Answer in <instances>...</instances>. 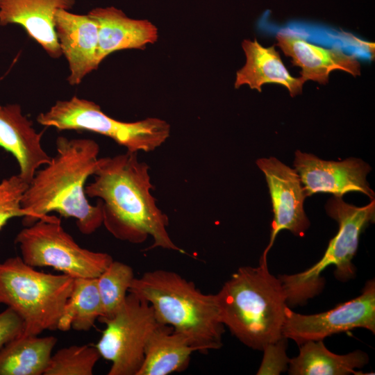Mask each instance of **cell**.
<instances>
[{
  "instance_id": "cell-16",
  "label": "cell",
  "mask_w": 375,
  "mask_h": 375,
  "mask_svg": "<svg viewBox=\"0 0 375 375\" xmlns=\"http://www.w3.org/2000/svg\"><path fill=\"white\" fill-rule=\"evenodd\" d=\"M76 0H0V26L18 24L53 58L62 54L55 28L58 10H69Z\"/></svg>"
},
{
  "instance_id": "cell-23",
  "label": "cell",
  "mask_w": 375,
  "mask_h": 375,
  "mask_svg": "<svg viewBox=\"0 0 375 375\" xmlns=\"http://www.w3.org/2000/svg\"><path fill=\"white\" fill-rule=\"evenodd\" d=\"M134 278L131 266L113 260L97 278L102 306L99 321L111 318L117 313L125 301Z\"/></svg>"
},
{
  "instance_id": "cell-10",
  "label": "cell",
  "mask_w": 375,
  "mask_h": 375,
  "mask_svg": "<svg viewBox=\"0 0 375 375\" xmlns=\"http://www.w3.org/2000/svg\"><path fill=\"white\" fill-rule=\"evenodd\" d=\"M363 328L375 333V282L369 280L359 296L320 313L303 315L285 309L282 335L298 345Z\"/></svg>"
},
{
  "instance_id": "cell-6",
  "label": "cell",
  "mask_w": 375,
  "mask_h": 375,
  "mask_svg": "<svg viewBox=\"0 0 375 375\" xmlns=\"http://www.w3.org/2000/svg\"><path fill=\"white\" fill-rule=\"evenodd\" d=\"M327 215L338 224V231L329 241L322 258L303 272L279 276L288 306H303L308 299L321 293L324 285L322 272L328 267H335L334 275L342 282L356 276L352 263L360 237L375 218V200L358 207L333 196L326 203Z\"/></svg>"
},
{
  "instance_id": "cell-20",
  "label": "cell",
  "mask_w": 375,
  "mask_h": 375,
  "mask_svg": "<svg viewBox=\"0 0 375 375\" xmlns=\"http://www.w3.org/2000/svg\"><path fill=\"white\" fill-rule=\"evenodd\" d=\"M299 346L298 356L289 361L290 375L357 374L355 369L363 367L369 361L367 354L361 350L344 355L334 353L323 340H310Z\"/></svg>"
},
{
  "instance_id": "cell-9",
  "label": "cell",
  "mask_w": 375,
  "mask_h": 375,
  "mask_svg": "<svg viewBox=\"0 0 375 375\" xmlns=\"http://www.w3.org/2000/svg\"><path fill=\"white\" fill-rule=\"evenodd\" d=\"M106 324L95 345L101 357L111 362L108 375H136L144 359L147 342L160 324L146 300L128 292L125 301Z\"/></svg>"
},
{
  "instance_id": "cell-26",
  "label": "cell",
  "mask_w": 375,
  "mask_h": 375,
  "mask_svg": "<svg viewBox=\"0 0 375 375\" xmlns=\"http://www.w3.org/2000/svg\"><path fill=\"white\" fill-rule=\"evenodd\" d=\"M287 340L283 337L264 348V356L257 374L276 375L288 369L290 358L285 351Z\"/></svg>"
},
{
  "instance_id": "cell-25",
  "label": "cell",
  "mask_w": 375,
  "mask_h": 375,
  "mask_svg": "<svg viewBox=\"0 0 375 375\" xmlns=\"http://www.w3.org/2000/svg\"><path fill=\"white\" fill-rule=\"evenodd\" d=\"M28 185L19 174L0 183V231L10 219L25 215L21 202Z\"/></svg>"
},
{
  "instance_id": "cell-8",
  "label": "cell",
  "mask_w": 375,
  "mask_h": 375,
  "mask_svg": "<svg viewBox=\"0 0 375 375\" xmlns=\"http://www.w3.org/2000/svg\"><path fill=\"white\" fill-rule=\"evenodd\" d=\"M21 258L33 267H51L74 278H97L112 256L81 247L62 226L60 219L46 216L25 226L15 238Z\"/></svg>"
},
{
  "instance_id": "cell-27",
  "label": "cell",
  "mask_w": 375,
  "mask_h": 375,
  "mask_svg": "<svg viewBox=\"0 0 375 375\" xmlns=\"http://www.w3.org/2000/svg\"><path fill=\"white\" fill-rule=\"evenodd\" d=\"M24 331L22 317L8 307L0 312V350L9 342L20 336Z\"/></svg>"
},
{
  "instance_id": "cell-21",
  "label": "cell",
  "mask_w": 375,
  "mask_h": 375,
  "mask_svg": "<svg viewBox=\"0 0 375 375\" xmlns=\"http://www.w3.org/2000/svg\"><path fill=\"white\" fill-rule=\"evenodd\" d=\"M58 340L54 336H20L0 350V375H44Z\"/></svg>"
},
{
  "instance_id": "cell-17",
  "label": "cell",
  "mask_w": 375,
  "mask_h": 375,
  "mask_svg": "<svg viewBox=\"0 0 375 375\" xmlns=\"http://www.w3.org/2000/svg\"><path fill=\"white\" fill-rule=\"evenodd\" d=\"M88 14L98 26L99 64L116 51L144 49L158 40V29L151 22L129 18L115 7L95 8Z\"/></svg>"
},
{
  "instance_id": "cell-18",
  "label": "cell",
  "mask_w": 375,
  "mask_h": 375,
  "mask_svg": "<svg viewBox=\"0 0 375 375\" xmlns=\"http://www.w3.org/2000/svg\"><path fill=\"white\" fill-rule=\"evenodd\" d=\"M242 47L246 62L236 73L235 88L247 85L261 92L264 84L277 83L285 87L292 97L301 94L306 81L301 76L290 75L274 46L264 47L255 38L253 41L244 40Z\"/></svg>"
},
{
  "instance_id": "cell-15",
  "label": "cell",
  "mask_w": 375,
  "mask_h": 375,
  "mask_svg": "<svg viewBox=\"0 0 375 375\" xmlns=\"http://www.w3.org/2000/svg\"><path fill=\"white\" fill-rule=\"evenodd\" d=\"M276 45L292 63L299 67L301 77L325 85L329 74L335 70L347 72L356 77L360 76L361 66L355 55H348L339 47L324 48L308 42L293 33L279 32Z\"/></svg>"
},
{
  "instance_id": "cell-3",
  "label": "cell",
  "mask_w": 375,
  "mask_h": 375,
  "mask_svg": "<svg viewBox=\"0 0 375 375\" xmlns=\"http://www.w3.org/2000/svg\"><path fill=\"white\" fill-rule=\"evenodd\" d=\"M215 294L222 322L244 345L262 351L283 338L286 297L267 260L239 267Z\"/></svg>"
},
{
  "instance_id": "cell-11",
  "label": "cell",
  "mask_w": 375,
  "mask_h": 375,
  "mask_svg": "<svg viewBox=\"0 0 375 375\" xmlns=\"http://www.w3.org/2000/svg\"><path fill=\"white\" fill-rule=\"evenodd\" d=\"M256 162L265 175L274 214L269 242L260 258L267 260V253L281 230L301 237L310 223L303 209L306 194L297 171L274 157L260 158Z\"/></svg>"
},
{
  "instance_id": "cell-13",
  "label": "cell",
  "mask_w": 375,
  "mask_h": 375,
  "mask_svg": "<svg viewBox=\"0 0 375 375\" xmlns=\"http://www.w3.org/2000/svg\"><path fill=\"white\" fill-rule=\"evenodd\" d=\"M58 41L68 62L71 85L80 84L83 78L100 65L98 53V26L88 14L78 15L60 9L55 14Z\"/></svg>"
},
{
  "instance_id": "cell-5",
  "label": "cell",
  "mask_w": 375,
  "mask_h": 375,
  "mask_svg": "<svg viewBox=\"0 0 375 375\" xmlns=\"http://www.w3.org/2000/svg\"><path fill=\"white\" fill-rule=\"evenodd\" d=\"M74 281L65 274L40 272L20 256L10 257L0 262V303L22 317V335H38L58 329Z\"/></svg>"
},
{
  "instance_id": "cell-22",
  "label": "cell",
  "mask_w": 375,
  "mask_h": 375,
  "mask_svg": "<svg viewBox=\"0 0 375 375\" xmlns=\"http://www.w3.org/2000/svg\"><path fill=\"white\" fill-rule=\"evenodd\" d=\"M97 278H74L71 295L58 321V330L88 331L102 315Z\"/></svg>"
},
{
  "instance_id": "cell-24",
  "label": "cell",
  "mask_w": 375,
  "mask_h": 375,
  "mask_svg": "<svg viewBox=\"0 0 375 375\" xmlns=\"http://www.w3.org/2000/svg\"><path fill=\"white\" fill-rule=\"evenodd\" d=\"M100 358L95 346L64 347L52 354L44 375H92Z\"/></svg>"
},
{
  "instance_id": "cell-4",
  "label": "cell",
  "mask_w": 375,
  "mask_h": 375,
  "mask_svg": "<svg viewBox=\"0 0 375 375\" xmlns=\"http://www.w3.org/2000/svg\"><path fill=\"white\" fill-rule=\"evenodd\" d=\"M128 292L149 302L158 322L185 335L197 351L222 347L225 330L216 294H204L193 282L165 269L134 278Z\"/></svg>"
},
{
  "instance_id": "cell-2",
  "label": "cell",
  "mask_w": 375,
  "mask_h": 375,
  "mask_svg": "<svg viewBox=\"0 0 375 375\" xmlns=\"http://www.w3.org/2000/svg\"><path fill=\"white\" fill-rule=\"evenodd\" d=\"M56 149V155L35 172L23 194L22 224L31 226L56 212L76 219L79 231L90 235L103 224L101 201L92 205L85 192L97 164L99 145L91 139L58 136Z\"/></svg>"
},
{
  "instance_id": "cell-7",
  "label": "cell",
  "mask_w": 375,
  "mask_h": 375,
  "mask_svg": "<svg viewBox=\"0 0 375 375\" xmlns=\"http://www.w3.org/2000/svg\"><path fill=\"white\" fill-rule=\"evenodd\" d=\"M37 122L59 131L81 130L111 138L131 152H150L164 144L170 135V125L165 120L149 117L125 122L104 113L94 101L74 96L59 100L49 110L40 113Z\"/></svg>"
},
{
  "instance_id": "cell-12",
  "label": "cell",
  "mask_w": 375,
  "mask_h": 375,
  "mask_svg": "<svg viewBox=\"0 0 375 375\" xmlns=\"http://www.w3.org/2000/svg\"><path fill=\"white\" fill-rule=\"evenodd\" d=\"M294 166L306 197L329 193L342 197L350 192H359L371 200L374 199V192L367 181L371 167L360 159L324 160L312 153L297 150Z\"/></svg>"
},
{
  "instance_id": "cell-19",
  "label": "cell",
  "mask_w": 375,
  "mask_h": 375,
  "mask_svg": "<svg viewBox=\"0 0 375 375\" xmlns=\"http://www.w3.org/2000/svg\"><path fill=\"white\" fill-rule=\"evenodd\" d=\"M195 351L185 335L169 325L160 324L147 342L143 362L136 375H167L183 372Z\"/></svg>"
},
{
  "instance_id": "cell-14",
  "label": "cell",
  "mask_w": 375,
  "mask_h": 375,
  "mask_svg": "<svg viewBox=\"0 0 375 375\" xmlns=\"http://www.w3.org/2000/svg\"><path fill=\"white\" fill-rule=\"evenodd\" d=\"M42 135L43 131L38 132L22 113L20 105L0 104V146L15 158L18 174L28 183L51 158L42 145Z\"/></svg>"
},
{
  "instance_id": "cell-1",
  "label": "cell",
  "mask_w": 375,
  "mask_h": 375,
  "mask_svg": "<svg viewBox=\"0 0 375 375\" xmlns=\"http://www.w3.org/2000/svg\"><path fill=\"white\" fill-rule=\"evenodd\" d=\"M149 170L137 152L99 158L85 194L101 201L103 224L116 239L141 244L151 237L153 244L148 249L184 252L168 233L169 219L151 194L154 187Z\"/></svg>"
}]
</instances>
